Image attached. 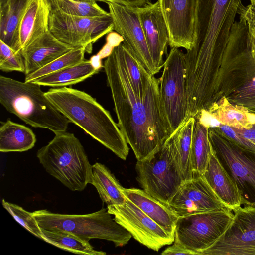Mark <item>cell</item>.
I'll return each mask as SVG.
<instances>
[{"mask_svg": "<svg viewBox=\"0 0 255 255\" xmlns=\"http://www.w3.org/2000/svg\"><path fill=\"white\" fill-rule=\"evenodd\" d=\"M120 45L107 57L103 67L118 126L137 160H143L156 152L171 133L160 105L159 78L150 74L143 94H136L126 70Z\"/></svg>", "mask_w": 255, "mask_h": 255, "instance_id": "obj_1", "label": "cell"}, {"mask_svg": "<svg viewBox=\"0 0 255 255\" xmlns=\"http://www.w3.org/2000/svg\"><path fill=\"white\" fill-rule=\"evenodd\" d=\"M241 0H196L193 45L185 54L186 84L207 92L218 85L226 50Z\"/></svg>", "mask_w": 255, "mask_h": 255, "instance_id": "obj_2", "label": "cell"}, {"mask_svg": "<svg viewBox=\"0 0 255 255\" xmlns=\"http://www.w3.org/2000/svg\"><path fill=\"white\" fill-rule=\"evenodd\" d=\"M57 109L70 121L123 160L129 148L110 112L87 93L68 87L45 92Z\"/></svg>", "mask_w": 255, "mask_h": 255, "instance_id": "obj_3", "label": "cell"}, {"mask_svg": "<svg viewBox=\"0 0 255 255\" xmlns=\"http://www.w3.org/2000/svg\"><path fill=\"white\" fill-rule=\"evenodd\" d=\"M40 85L0 76V103L9 112L34 128L55 134L66 131L70 121L45 95Z\"/></svg>", "mask_w": 255, "mask_h": 255, "instance_id": "obj_4", "label": "cell"}, {"mask_svg": "<svg viewBox=\"0 0 255 255\" xmlns=\"http://www.w3.org/2000/svg\"><path fill=\"white\" fill-rule=\"evenodd\" d=\"M40 163L51 176L73 191H82L90 184L92 165L84 147L73 133L55 134L36 154Z\"/></svg>", "mask_w": 255, "mask_h": 255, "instance_id": "obj_5", "label": "cell"}, {"mask_svg": "<svg viewBox=\"0 0 255 255\" xmlns=\"http://www.w3.org/2000/svg\"><path fill=\"white\" fill-rule=\"evenodd\" d=\"M32 213L40 228L69 232L88 241L103 239L112 242L116 247H123L132 237L105 208L84 215L54 213L46 209Z\"/></svg>", "mask_w": 255, "mask_h": 255, "instance_id": "obj_6", "label": "cell"}, {"mask_svg": "<svg viewBox=\"0 0 255 255\" xmlns=\"http://www.w3.org/2000/svg\"><path fill=\"white\" fill-rule=\"evenodd\" d=\"M137 180L148 194L168 206L183 182L170 135L154 154L135 165Z\"/></svg>", "mask_w": 255, "mask_h": 255, "instance_id": "obj_7", "label": "cell"}, {"mask_svg": "<svg viewBox=\"0 0 255 255\" xmlns=\"http://www.w3.org/2000/svg\"><path fill=\"white\" fill-rule=\"evenodd\" d=\"M211 148L235 184L243 206L255 207V152L243 148L217 128H209Z\"/></svg>", "mask_w": 255, "mask_h": 255, "instance_id": "obj_8", "label": "cell"}, {"mask_svg": "<svg viewBox=\"0 0 255 255\" xmlns=\"http://www.w3.org/2000/svg\"><path fill=\"white\" fill-rule=\"evenodd\" d=\"M159 78L160 102L162 111L172 134L186 120L187 95L185 54L171 48L163 64Z\"/></svg>", "mask_w": 255, "mask_h": 255, "instance_id": "obj_9", "label": "cell"}, {"mask_svg": "<svg viewBox=\"0 0 255 255\" xmlns=\"http://www.w3.org/2000/svg\"><path fill=\"white\" fill-rule=\"evenodd\" d=\"M49 30L59 41L74 48L85 47L90 54L93 44L112 32L114 23L109 12L96 17H82L51 9Z\"/></svg>", "mask_w": 255, "mask_h": 255, "instance_id": "obj_10", "label": "cell"}, {"mask_svg": "<svg viewBox=\"0 0 255 255\" xmlns=\"http://www.w3.org/2000/svg\"><path fill=\"white\" fill-rule=\"evenodd\" d=\"M233 216L232 210L225 209L178 217L174 241L200 255L223 235Z\"/></svg>", "mask_w": 255, "mask_h": 255, "instance_id": "obj_11", "label": "cell"}, {"mask_svg": "<svg viewBox=\"0 0 255 255\" xmlns=\"http://www.w3.org/2000/svg\"><path fill=\"white\" fill-rule=\"evenodd\" d=\"M223 235L201 255H255V207L243 206Z\"/></svg>", "mask_w": 255, "mask_h": 255, "instance_id": "obj_12", "label": "cell"}, {"mask_svg": "<svg viewBox=\"0 0 255 255\" xmlns=\"http://www.w3.org/2000/svg\"><path fill=\"white\" fill-rule=\"evenodd\" d=\"M107 209L134 239L149 249L158 251L174 241V237L128 198L123 204L108 206Z\"/></svg>", "mask_w": 255, "mask_h": 255, "instance_id": "obj_13", "label": "cell"}, {"mask_svg": "<svg viewBox=\"0 0 255 255\" xmlns=\"http://www.w3.org/2000/svg\"><path fill=\"white\" fill-rule=\"evenodd\" d=\"M114 23V30L121 35L123 44L151 75L158 73L154 65L140 22L137 7L106 1Z\"/></svg>", "mask_w": 255, "mask_h": 255, "instance_id": "obj_14", "label": "cell"}, {"mask_svg": "<svg viewBox=\"0 0 255 255\" xmlns=\"http://www.w3.org/2000/svg\"><path fill=\"white\" fill-rule=\"evenodd\" d=\"M168 206L178 217L228 209L203 175L184 181Z\"/></svg>", "mask_w": 255, "mask_h": 255, "instance_id": "obj_15", "label": "cell"}, {"mask_svg": "<svg viewBox=\"0 0 255 255\" xmlns=\"http://www.w3.org/2000/svg\"><path fill=\"white\" fill-rule=\"evenodd\" d=\"M171 48L189 50L194 40L196 0H159Z\"/></svg>", "mask_w": 255, "mask_h": 255, "instance_id": "obj_16", "label": "cell"}, {"mask_svg": "<svg viewBox=\"0 0 255 255\" xmlns=\"http://www.w3.org/2000/svg\"><path fill=\"white\" fill-rule=\"evenodd\" d=\"M140 22L154 63L158 72L163 66V56L169 45L168 28L160 8L159 0L149 2L137 7Z\"/></svg>", "mask_w": 255, "mask_h": 255, "instance_id": "obj_17", "label": "cell"}, {"mask_svg": "<svg viewBox=\"0 0 255 255\" xmlns=\"http://www.w3.org/2000/svg\"><path fill=\"white\" fill-rule=\"evenodd\" d=\"M74 47L57 39L49 31L22 48L27 76L73 49Z\"/></svg>", "mask_w": 255, "mask_h": 255, "instance_id": "obj_18", "label": "cell"}, {"mask_svg": "<svg viewBox=\"0 0 255 255\" xmlns=\"http://www.w3.org/2000/svg\"><path fill=\"white\" fill-rule=\"evenodd\" d=\"M203 175L227 208L233 211L242 206L241 198L235 184L212 148L209 161Z\"/></svg>", "mask_w": 255, "mask_h": 255, "instance_id": "obj_19", "label": "cell"}, {"mask_svg": "<svg viewBox=\"0 0 255 255\" xmlns=\"http://www.w3.org/2000/svg\"><path fill=\"white\" fill-rule=\"evenodd\" d=\"M123 191L127 198L174 238L175 224L178 217L169 206L143 190L124 188Z\"/></svg>", "mask_w": 255, "mask_h": 255, "instance_id": "obj_20", "label": "cell"}, {"mask_svg": "<svg viewBox=\"0 0 255 255\" xmlns=\"http://www.w3.org/2000/svg\"><path fill=\"white\" fill-rule=\"evenodd\" d=\"M51 10L47 0H29L19 27L21 49L49 31Z\"/></svg>", "mask_w": 255, "mask_h": 255, "instance_id": "obj_21", "label": "cell"}, {"mask_svg": "<svg viewBox=\"0 0 255 255\" xmlns=\"http://www.w3.org/2000/svg\"><path fill=\"white\" fill-rule=\"evenodd\" d=\"M30 0H5L0 2V40L17 52L21 50L19 27Z\"/></svg>", "mask_w": 255, "mask_h": 255, "instance_id": "obj_22", "label": "cell"}, {"mask_svg": "<svg viewBox=\"0 0 255 255\" xmlns=\"http://www.w3.org/2000/svg\"><path fill=\"white\" fill-rule=\"evenodd\" d=\"M221 124L237 128H249L255 124V112L221 98L207 110Z\"/></svg>", "mask_w": 255, "mask_h": 255, "instance_id": "obj_23", "label": "cell"}, {"mask_svg": "<svg viewBox=\"0 0 255 255\" xmlns=\"http://www.w3.org/2000/svg\"><path fill=\"white\" fill-rule=\"evenodd\" d=\"M36 141L33 131L27 127L7 119L1 122L0 151L23 152L32 148Z\"/></svg>", "mask_w": 255, "mask_h": 255, "instance_id": "obj_24", "label": "cell"}, {"mask_svg": "<svg viewBox=\"0 0 255 255\" xmlns=\"http://www.w3.org/2000/svg\"><path fill=\"white\" fill-rule=\"evenodd\" d=\"M90 184L96 189L102 201L108 206L122 205L127 198L124 187L115 176L104 164L96 162L92 165V174Z\"/></svg>", "mask_w": 255, "mask_h": 255, "instance_id": "obj_25", "label": "cell"}, {"mask_svg": "<svg viewBox=\"0 0 255 255\" xmlns=\"http://www.w3.org/2000/svg\"><path fill=\"white\" fill-rule=\"evenodd\" d=\"M90 60H84L80 63L53 72L31 82L40 86L59 88L67 87L82 82L98 73Z\"/></svg>", "mask_w": 255, "mask_h": 255, "instance_id": "obj_26", "label": "cell"}, {"mask_svg": "<svg viewBox=\"0 0 255 255\" xmlns=\"http://www.w3.org/2000/svg\"><path fill=\"white\" fill-rule=\"evenodd\" d=\"M194 122V117H189L170 135L174 144L176 160L184 181L193 177L191 150Z\"/></svg>", "mask_w": 255, "mask_h": 255, "instance_id": "obj_27", "label": "cell"}, {"mask_svg": "<svg viewBox=\"0 0 255 255\" xmlns=\"http://www.w3.org/2000/svg\"><path fill=\"white\" fill-rule=\"evenodd\" d=\"M208 130V127L195 118L191 150L193 177L203 175L209 161L211 147Z\"/></svg>", "mask_w": 255, "mask_h": 255, "instance_id": "obj_28", "label": "cell"}, {"mask_svg": "<svg viewBox=\"0 0 255 255\" xmlns=\"http://www.w3.org/2000/svg\"><path fill=\"white\" fill-rule=\"evenodd\" d=\"M41 231L43 241L66 251L80 255H105L106 254L104 252L95 250L89 243V241L72 233L43 229H41Z\"/></svg>", "mask_w": 255, "mask_h": 255, "instance_id": "obj_29", "label": "cell"}, {"mask_svg": "<svg viewBox=\"0 0 255 255\" xmlns=\"http://www.w3.org/2000/svg\"><path fill=\"white\" fill-rule=\"evenodd\" d=\"M51 8L65 14L82 17H96L108 13L97 1L78 0H47Z\"/></svg>", "mask_w": 255, "mask_h": 255, "instance_id": "obj_30", "label": "cell"}, {"mask_svg": "<svg viewBox=\"0 0 255 255\" xmlns=\"http://www.w3.org/2000/svg\"><path fill=\"white\" fill-rule=\"evenodd\" d=\"M86 51V48L85 47L74 48L43 67L25 76L24 81L31 82L45 75L80 63L85 60L84 55Z\"/></svg>", "mask_w": 255, "mask_h": 255, "instance_id": "obj_31", "label": "cell"}, {"mask_svg": "<svg viewBox=\"0 0 255 255\" xmlns=\"http://www.w3.org/2000/svg\"><path fill=\"white\" fill-rule=\"evenodd\" d=\"M124 64L136 94H143L150 74L123 43L120 45Z\"/></svg>", "mask_w": 255, "mask_h": 255, "instance_id": "obj_32", "label": "cell"}, {"mask_svg": "<svg viewBox=\"0 0 255 255\" xmlns=\"http://www.w3.org/2000/svg\"><path fill=\"white\" fill-rule=\"evenodd\" d=\"M2 204L16 221L33 235L43 240L41 229L32 212H28L21 207L4 199L2 200Z\"/></svg>", "mask_w": 255, "mask_h": 255, "instance_id": "obj_33", "label": "cell"}, {"mask_svg": "<svg viewBox=\"0 0 255 255\" xmlns=\"http://www.w3.org/2000/svg\"><path fill=\"white\" fill-rule=\"evenodd\" d=\"M0 70L4 72L18 71L24 73L25 66L20 51L17 52L0 40Z\"/></svg>", "mask_w": 255, "mask_h": 255, "instance_id": "obj_34", "label": "cell"}, {"mask_svg": "<svg viewBox=\"0 0 255 255\" xmlns=\"http://www.w3.org/2000/svg\"><path fill=\"white\" fill-rule=\"evenodd\" d=\"M226 98L230 103L255 110V75Z\"/></svg>", "mask_w": 255, "mask_h": 255, "instance_id": "obj_35", "label": "cell"}, {"mask_svg": "<svg viewBox=\"0 0 255 255\" xmlns=\"http://www.w3.org/2000/svg\"><path fill=\"white\" fill-rule=\"evenodd\" d=\"M217 128L225 136L241 147L255 152V145L230 126L221 124Z\"/></svg>", "mask_w": 255, "mask_h": 255, "instance_id": "obj_36", "label": "cell"}, {"mask_svg": "<svg viewBox=\"0 0 255 255\" xmlns=\"http://www.w3.org/2000/svg\"><path fill=\"white\" fill-rule=\"evenodd\" d=\"M162 255H196L197 254L190 250L185 248L179 243L174 241L173 244L167 248L162 253Z\"/></svg>", "mask_w": 255, "mask_h": 255, "instance_id": "obj_37", "label": "cell"}, {"mask_svg": "<svg viewBox=\"0 0 255 255\" xmlns=\"http://www.w3.org/2000/svg\"><path fill=\"white\" fill-rule=\"evenodd\" d=\"M96 1L115 2L134 7H142L149 2L148 0H96Z\"/></svg>", "mask_w": 255, "mask_h": 255, "instance_id": "obj_38", "label": "cell"}, {"mask_svg": "<svg viewBox=\"0 0 255 255\" xmlns=\"http://www.w3.org/2000/svg\"><path fill=\"white\" fill-rule=\"evenodd\" d=\"M255 112V110H254ZM235 131L255 145V124L249 128H237L232 127Z\"/></svg>", "mask_w": 255, "mask_h": 255, "instance_id": "obj_39", "label": "cell"}, {"mask_svg": "<svg viewBox=\"0 0 255 255\" xmlns=\"http://www.w3.org/2000/svg\"><path fill=\"white\" fill-rule=\"evenodd\" d=\"M251 5L255 9V0H250Z\"/></svg>", "mask_w": 255, "mask_h": 255, "instance_id": "obj_40", "label": "cell"}, {"mask_svg": "<svg viewBox=\"0 0 255 255\" xmlns=\"http://www.w3.org/2000/svg\"><path fill=\"white\" fill-rule=\"evenodd\" d=\"M78 0L84 1H89V2L97 1L96 0Z\"/></svg>", "mask_w": 255, "mask_h": 255, "instance_id": "obj_41", "label": "cell"}, {"mask_svg": "<svg viewBox=\"0 0 255 255\" xmlns=\"http://www.w3.org/2000/svg\"><path fill=\"white\" fill-rule=\"evenodd\" d=\"M5 0H0V2H3V1H4Z\"/></svg>", "mask_w": 255, "mask_h": 255, "instance_id": "obj_42", "label": "cell"}, {"mask_svg": "<svg viewBox=\"0 0 255 255\" xmlns=\"http://www.w3.org/2000/svg\"><path fill=\"white\" fill-rule=\"evenodd\" d=\"M254 9L255 10V9L254 8Z\"/></svg>", "mask_w": 255, "mask_h": 255, "instance_id": "obj_43", "label": "cell"}]
</instances>
